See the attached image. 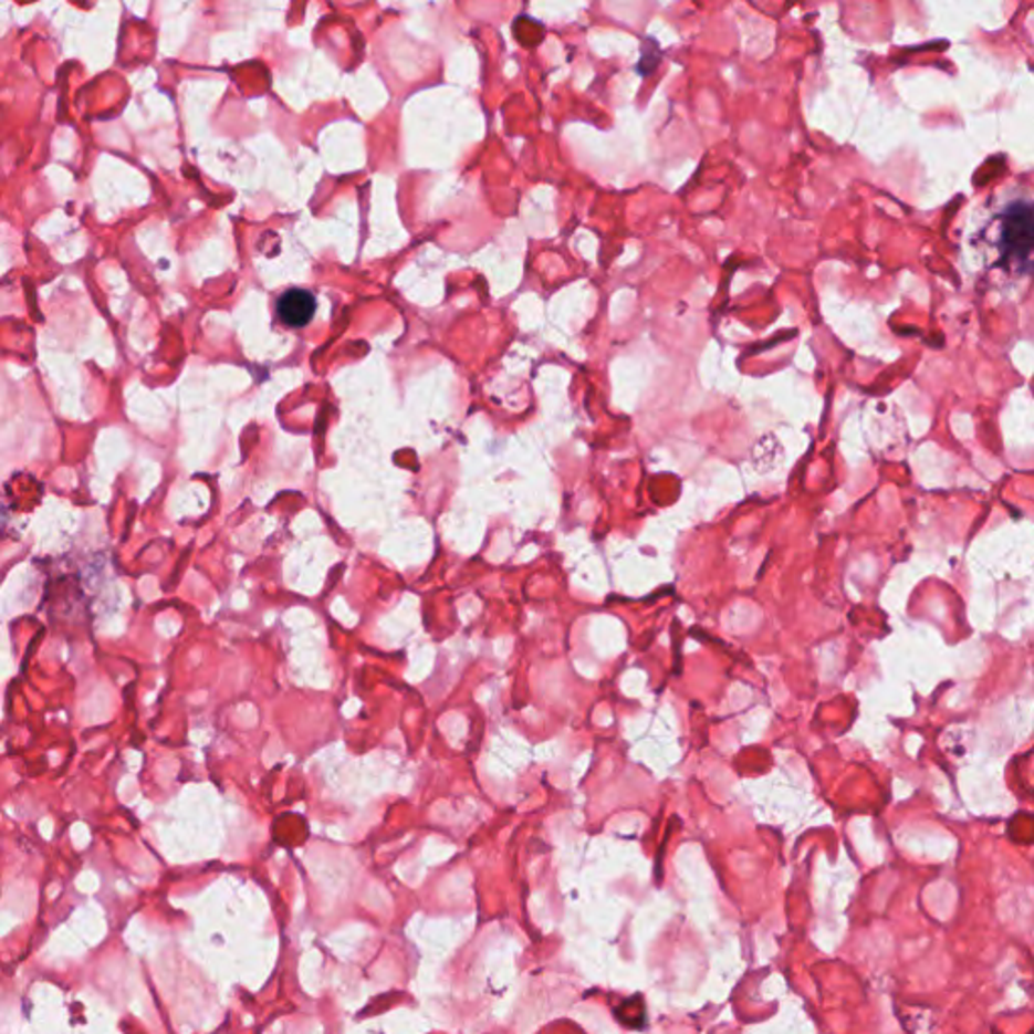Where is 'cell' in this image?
Here are the masks:
<instances>
[{
	"label": "cell",
	"mask_w": 1034,
	"mask_h": 1034,
	"mask_svg": "<svg viewBox=\"0 0 1034 1034\" xmlns=\"http://www.w3.org/2000/svg\"><path fill=\"white\" fill-rule=\"evenodd\" d=\"M1033 207L1028 202H1014L1002 215L1000 251L1006 261L1026 271L1033 251Z\"/></svg>",
	"instance_id": "1"
},
{
	"label": "cell",
	"mask_w": 1034,
	"mask_h": 1034,
	"mask_svg": "<svg viewBox=\"0 0 1034 1034\" xmlns=\"http://www.w3.org/2000/svg\"><path fill=\"white\" fill-rule=\"evenodd\" d=\"M315 307L317 303L314 293L307 290H288L278 300V315L281 322L293 330L307 326L314 320Z\"/></svg>",
	"instance_id": "2"
},
{
	"label": "cell",
	"mask_w": 1034,
	"mask_h": 1034,
	"mask_svg": "<svg viewBox=\"0 0 1034 1034\" xmlns=\"http://www.w3.org/2000/svg\"><path fill=\"white\" fill-rule=\"evenodd\" d=\"M24 290H27V297H29V305L33 307V312H35L36 320L41 322L43 317H41V312H39V307H36L35 290H31V281L24 280Z\"/></svg>",
	"instance_id": "3"
}]
</instances>
